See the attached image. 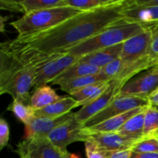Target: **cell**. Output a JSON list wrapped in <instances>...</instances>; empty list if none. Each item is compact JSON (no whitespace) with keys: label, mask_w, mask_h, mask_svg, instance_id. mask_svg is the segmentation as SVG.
Here are the masks:
<instances>
[{"label":"cell","mask_w":158,"mask_h":158,"mask_svg":"<svg viewBox=\"0 0 158 158\" xmlns=\"http://www.w3.org/2000/svg\"><path fill=\"white\" fill-rule=\"evenodd\" d=\"M105 158H131L133 154L131 149L120 151H102Z\"/></svg>","instance_id":"obj_32"},{"label":"cell","mask_w":158,"mask_h":158,"mask_svg":"<svg viewBox=\"0 0 158 158\" xmlns=\"http://www.w3.org/2000/svg\"><path fill=\"white\" fill-rule=\"evenodd\" d=\"M131 158H158V153H134Z\"/></svg>","instance_id":"obj_34"},{"label":"cell","mask_w":158,"mask_h":158,"mask_svg":"<svg viewBox=\"0 0 158 158\" xmlns=\"http://www.w3.org/2000/svg\"><path fill=\"white\" fill-rule=\"evenodd\" d=\"M15 152L20 158H66L68 151L57 148L47 137H38L24 139Z\"/></svg>","instance_id":"obj_8"},{"label":"cell","mask_w":158,"mask_h":158,"mask_svg":"<svg viewBox=\"0 0 158 158\" xmlns=\"http://www.w3.org/2000/svg\"><path fill=\"white\" fill-rule=\"evenodd\" d=\"M85 149L87 158H105L101 150L89 138L85 142Z\"/></svg>","instance_id":"obj_30"},{"label":"cell","mask_w":158,"mask_h":158,"mask_svg":"<svg viewBox=\"0 0 158 158\" xmlns=\"http://www.w3.org/2000/svg\"><path fill=\"white\" fill-rule=\"evenodd\" d=\"M148 99L140 98L134 96H117L104 110L94 116L84 123V127L95 126L110 118L124 114L127 111L140 107L149 106Z\"/></svg>","instance_id":"obj_7"},{"label":"cell","mask_w":158,"mask_h":158,"mask_svg":"<svg viewBox=\"0 0 158 158\" xmlns=\"http://www.w3.org/2000/svg\"><path fill=\"white\" fill-rule=\"evenodd\" d=\"M148 106L145 107L140 113L129 119L118 131L119 134H121L123 137L132 139L134 140H138L143 138L145 111H146Z\"/></svg>","instance_id":"obj_22"},{"label":"cell","mask_w":158,"mask_h":158,"mask_svg":"<svg viewBox=\"0 0 158 158\" xmlns=\"http://www.w3.org/2000/svg\"><path fill=\"white\" fill-rule=\"evenodd\" d=\"M149 103L152 106L158 107V88L156 89L148 98Z\"/></svg>","instance_id":"obj_35"},{"label":"cell","mask_w":158,"mask_h":158,"mask_svg":"<svg viewBox=\"0 0 158 158\" xmlns=\"http://www.w3.org/2000/svg\"><path fill=\"white\" fill-rule=\"evenodd\" d=\"M158 60V24L154 26L153 29L152 39L150 44L148 53L146 57L147 64L148 69L156 66V63Z\"/></svg>","instance_id":"obj_28"},{"label":"cell","mask_w":158,"mask_h":158,"mask_svg":"<svg viewBox=\"0 0 158 158\" xmlns=\"http://www.w3.org/2000/svg\"><path fill=\"white\" fill-rule=\"evenodd\" d=\"M63 96H59L49 86H43L35 89L31 97V107L33 110L41 109L61 100Z\"/></svg>","instance_id":"obj_23"},{"label":"cell","mask_w":158,"mask_h":158,"mask_svg":"<svg viewBox=\"0 0 158 158\" xmlns=\"http://www.w3.org/2000/svg\"><path fill=\"white\" fill-rule=\"evenodd\" d=\"M66 158H80V157H79L78 155L75 154H71V153L67 152L66 155Z\"/></svg>","instance_id":"obj_36"},{"label":"cell","mask_w":158,"mask_h":158,"mask_svg":"<svg viewBox=\"0 0 158 158\" xmlns=\"http://www.w3.org/2000/svg\"><path fill=\"white\" fill-rule=\"evenodd\" d=\"M80 57L63 53L58 58L37 69L33 83L34 89L52 83L66 69L79 61Z\"/></svg>","instance_id":"obj_10"},{"label":"cell","mask_w":158,"mask_h":158,"mask_svg":"<svg viewBox=\"0 0 158 158\" xmlns=\"http://www.w3.org/2000/svg\"><path fill=\"white\" fill-rule=\"evenodd\" d=\"M101 151H120L132 149L137 140L123 137L118 132L92 134L89 137Z\"/></svg>","instance_id":"obj_15"},{"label":"cell","mask_w":158,"mask_h":158,"mask_svg":"<svg viewBox=\"0 0 158 158\" xmlns=\"http://www.w3.org/2000/svg\"><path fill=\"white\" fill-rule=\"evenodd\" d=\"M7 110L13 113L15 117L25 125L28 124L35 117L34 110L31 106L24 104L16 100H13V101L9 105Z\"/></svg>","instance_id":"obj_26"},{"label":"cell","mask_w":158,"mask_h":158,"mask_svg":"<svg viewBox=\"0 0 158 158\" xmlns=\"http://www.w3.org/2000/svg\"><path fill=\"white\" fill-rule=\"evenodd\" d=\"M100 72H101L100 68L79 60L77 63L69 66L68 69H66L64 72L62 73L58 77H56L51 83V84L59 85L63 82L73 80V79L79 78V77H86V76L96 75V74L100 73Z\"/></svg>","instance_id":"obj_19"},{"label":"cell","mask_w":158,"mask_h":158,"mask_svg":"<svg viewBox=\"0 0 158 158\" xmlns=\"http://www.w3.org/2000/svg\"><path fill=\"white\" fill-rule=\"evenodd\" d=\"M19 158H20V157H19Z\"/></svg>","instance_id":"obj_39"},{"label":"cell","mask_w":158,"mask_h":158,"mask_svg":"<svg viewBox=\"0 0 158 158\" xmlns=\"http://www.w3.org/2000/svg\"><path fill=\"white\" fill-rule=\"evenodd\" d=\"M122 70V61L120 58L117 59L113 62L110 63L101 69V73L103 74L105 77H107L109 80H115Z\"/></svg>","instance_id":"obj_29"},{"label":"cell","mask_w":158,"mask_h":158,"mask_svg":"<svg viewBox=\"0 0 158 158\" xmlns=\"http://www.w3.org/2000/svg\"><path fill=\"white\" fill-rule=\"evenodd\" d=\"M143 137L158 139V108L151 104L145 111Z\"/></svg>","instance_id":"obj_24"},{"label":"cell","mask_w":158,"mask_h":158,"mask_svg":"<svg viewBox=\"0 0 158 158\" xmlns=\"http://www.w3.org/2000/svg\"><path fill=\"white\" fill-rule=\"evenodd\" d=\"M145 107H140L137 109L127 111L124 114H120L116 117L110 118L99 124L95 126L89 127L87 129L90 131L92 134H103V133H115L118 132L120 128L126 123L129 119L134 117L137 114L143 110Z\"/></svg>","instance_id":"obj_18"},{"label":"cell","mask_w":158,"mask_h":158,"mask_svg":"<svg viewBox=\"0 0 158 158\" xmlns=\"http://www.w3.org/2000/svg\"><path fill=\"white\" fill-rule=\"evenodd\" d=\"M36 69L14 54L4 43L0 46V94L31 106V88Z\"/></svg>","instance_id":"obj_2"},{"label":"cell","mask_w":158,"mask_h":158,"mask_svg":"<svg viewBox=\"0 0 158 158\" xmlns=\"http://www.w3.org/2000/svg\"><path fill=\"white\" fill-rule=\"evenodd\" d=\"M119 0H66V6L83 12L96 10L117 3Z\"/></svg>","instance_id":"obj_25"},{"label":"cell","mask_w":158,"mask_h":158,"mask_svg":"<svg viewBox=\"0 0 158 158\" xmlns=\"http://www.w3.org/2000/svg\"><path fill=\"white\" fill-rule=\"evenodd\" d=\"M74 113H69L56 118L34 117L28 124L25 125L24 139L47 137L55 128L63 124L72 118Z\"/></svg>","instance_id":"obj_12"},{"label":"cell","mask_w":158,"mask_h":158,"mask_svg":"<svg viewBox=\"0 0 158 158\" xmlns=\"http://www.w3.org/2000/svg\"><path fill=\"white\" fill-rule=\"evenodd\" d=\"M110 81H111V80H109L106 77H105L101 73H100L96 74V75L86 76V77H79V78L73 79V80L63 82L60 84H59V86H60V89L61 90L65 91L70 95L73 93L86 87L88 86H90V85Z\"/></svg>","instance_id":"obj_21"},{"label":"cell","mask_w":158,"mask_h":158,"mask_svg":"<svg viewBox=\"0 0 158 158\" xmlns=\"http://www.w3.org/2000/svg\"><path fill=\"white\" fill-rule=\"evenodd\" d=\"M157 88L158 65L140 73V75L135 76L127 82L120 89L119 95L148 99Z\"/></svg>","instance_id":"obj_9"},{"label":"cell","mask_w":158,"mask_h":158,"mask_svg":"<svg viewBox=\"0 0 158 158\" xmlns=\"http://www.w3.org/2000/svg\"><path fill=\"white\" fill-rule=\"evenodd\" d=\"M9 126L6 120H0V148L3 149L9 143Z\"/></svg>","instance_id":"obj_31"},{"label":"cell","mask_w":158,"mask_h":158,"mask_svg":"<svg viewBox=\"0 0 158 158\" xmlns=\"http://www.w3.org/2000/svg\"><path fill=\"white\" fill-rule=\"evenodd\" d=\"M148 26L124 19L120 23L110 26L94 36L65 49L62 53L82 57L95 51L124 43L128 39L140 33Z\"/></svg>","instance_id":"obj_3"},{"label":"cell","mask_w":158,"mask_h":158,"mask_svg":"<svg viewBox=\"0 0 158 158\" xmlns=\"http://www.w3.org/2000/svg\"><path fill=\"white\" fill-rule=\"evenodd\" d=\"M82 12L69 6L49 8L25 14L10 25L18 35H29L54 27Z\"/></svg>","instance_id":"obj_5"},{"label":"cell","mask_w":158,"mask_h":158,"mask_svg":"<svg viewBox=\"0 0 158 158\" xmlns=\"http://www.w3.org/2000/svg\"><path fill=\"white\" fill-rule=\"evenodd\" d=\"M66 6V0H1V9L25 14L49 8Z\"/></svg>","instance_id":"obj_13"},{"label":"cell","mask_w":158,"mask_h":158,"mask_svg":"<svg viewBox=\"0 0 158 158\" xmlns=\"http://www.w3.org/2000/svg\"><path fill=\"white\" fill-rule=\"evenodd\" d=\"M157 65H158V60L157 61V63H156V66H157Z\"/></svg>","instance_id":"obj_37"},{"label":"cell","mask_w":158,"mask_h":158,"mask_svg":"<svg viewBox=\"0 0 158 158\" xmlns=\"http://www.w3.org/2000/svg\"><path fill=\"white\" fill-rule=\"evenodd\" d=\"M131 150L134 153H158V139L143 137L134 143Z\"/></svg>","instance_id":"obj_27"},{"label":"cell","mask_w":158,"mask_h":158,"mask_svg":"<svg viewBox=\"0 0 158 158\" xmlns=\"http://www.w3.org/2000/svg\"><path fill=\"white\" fill-rule=\"evenodd\" d=\"M92 133L77 120L74 113L73 117L63 124L53 130L47 138L60 149L66 151L68 145L74 142H86L89 140Z\"/></svg>","instance_id":"obj_6"},{"label":"cell","mask_w":158,"mask_h":158,"mask_svg":"<svg viewBox=\"0 0 158 158\" xmlns=\"http://www.w3.org/2000/svg\"><path fill=\"white\" fill-rule=\"evenodd\" d=\"M111 81L90 85L73 93L70 96L78 102L79 106H86L100 97L109 88Z\"/></svg>","instance_id":"obj_20"},{"label":"cell","mask_w":158,"mask_h":158,"mask_svg":"<svg viewBox=\"0 0 158 158\" xmlns=\"http://www.w3.org/2000/svg\"><path fill=\"white\" fill-rule=\"evenodd\" d=\"M157 108H158V107H157Z\"/></svg>","instance_id":"obj_38"},{"label":"cell","mask_w":158,"mask_h":158,"mask_svg":"<svg viewBox=\"0 0 158 158\" xmlns=\"http://www.w3.org/2000/svg\"><path fill=\"white\" fill-rule=\"evenodd\" d=\"M154 26L155 25L149 26L144 30L131 37L123 43V49L120 56L122 61V70L115 80L124 85L137 74L148 69L146 57Z\"/></svg>","instance_id":"obj_4"},{"label":"cell","mask_w":158,"mask_h":158,"mask_svg":"<svg viewBox=\"0 0 158 158\" xmlns=\"http://www.w3.org/2000/svg\"><path fill=\"white\" fill-rule=\"evenodd\" d=\"M79 106V103L73 97L63 96L61 100L41 109L34 110L35 117L56 118L71 113L74 108Z\"/></svg>","instance_id":"obj_16"},{"label":"cell","mask_w":158,"mask_h":158,"mask_svg":"<svg viewBox=\"0 0 158 158\" xmlns=\"http://www.w3.org/2000/svg\"><path fill=\"white\" fill-rule=\"evenodd\" d=\"M131 2L138 6H158V0H131Z\"/></svg>","instance_id":"obj_33"},{"label":"cell","mask_w":158,"mask_h":158,"mask_svg":"<svg viewBox=\"0 0 158 158\" xmlns=\"http://www.w3.org/2000/svg\"><path fill=\"white\" fill-rule=\"evenodd\" d=\"M123 43H120L83 56L80 57V61L102 69L114 60L120 58L123 49Z\"/></svg>","instance_id":"obj_17"},{"label":"cell","mask_w":158,"mask_h":158,"mask_svg":"<svg viewBox=\"0 0 158 158\" xmlns=\"http://www.w3.org/2000/svg\"><path fill=\"white\" fill-rule=\"evenodd\" d=\"M122 13L128 22L147 26L158 24V6H138L133 4L131 0H127Z\"/></svg>","instance_id":"obj_14"},{"label":"cell","mask_w":158,"mask_h":158,"mask_svg":"<svg viewBox=\"0 0 158 158\" xmlns=\"http://www.w3.org/2000/svg\"><path fill=\"white\" fill-rule=\"evenodd\" d=\"M123 86V84L117 80H113L109 88L94 101L86 106H82L81 109L75 113V117L78 121L84 124L87 120L97 115L103 110H104L117 96Z\"/></svg>","instance_id":"obj_11"},{"label":"cell","mask_w":158,"mask_h":158,"mask_svg":"<svg viewBox=\"0 0 158 158\" xmlns=\"http://www.w3.org/2000/svg\"><path fill=\"white\" fill-rule=\"evenodd\" d=\"M127 0L89 12H82L60 24L40 32L18 35L12 40L14 44L32 49L41 53H62L104 29L124 20L123 9Z\"/></svg>","instance_id":"obj_1"}]
</instances>
